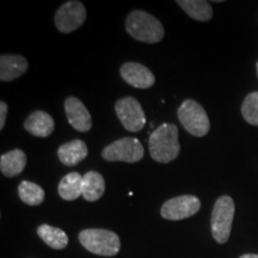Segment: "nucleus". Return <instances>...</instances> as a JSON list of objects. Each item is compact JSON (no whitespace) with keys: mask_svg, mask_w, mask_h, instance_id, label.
Masks as SVG:
<instances>
[{"mask_svg":"<svg viewBox=\"0 0 258 258\" xmlns=\"http://www.w3.org/2000/svg\"><path fill=\"white\" fill-rule=\"evenodd\" d=\"M151 157L158 163L167 164L178 157L180 146L178 129L172 123H163L154 129L148 138Z\"/></svg>","mask_w":258,"mask_h":258,"instance_id":"nucleus-1","label":"nucleus"},{"mask_svg":"<svg viewBox=\"0 0 258 258\" xmlns=\"http://www.w3.org/2000/svg\"><path fill=\"white\" fill-rule=\"evenodd\" d=\"M125 30L135 40L145 43H158L163 40L165 34L163 24L154 16L140 10L128 15L125 19Z\"/></svg>","mask_w":258,"mask_h":258,"instance_id":"nucleus-2","label":"nucleus"},{"mask_svg":"<svg viewBox=\"0 0 258 258\" xmlns=\"http://www.w3.org/2000/svg\"><path fill=\"white\" fill-rule=\"evenodd\" d=\"M80 244L91 253L112 257L120 252L121 241L115 232L103 228H88L79 233Z\"/></svg>","mask_w":258,"mask_h":258,"instance_id":"nucleus-3","label":"nucleus"},{"mask_svg":"<svg viewBox=\"0 0 258 258\" xmlns=\"http://www.w3.org/2000/svg\"><path fill=\"white\" fill-rule=\"evenodd\" d=\"M235 206L230 196L225 195L217 200L212 212V235L219 244H225L231 235Z\"/></svg>","mask_w":258,"mask_h":258,"instance_id":"nucleus-4","label":"nucleus"},{"mask_svg":"<svg viewBox=\"0 0 258 258\" xmlns=\"http://www.w3.org/2000/svg\"><path fill=\"white\" fill-rule=\"evenodd\" d=\"M178 120L189 134L202 138L208 134L211 129L208 115L201 104L192 99H186L177 110Z\"/></svg>","mask_w":258,"mask_h":258,"instance_id":"nucleus-5","label":"nucleus"},{"mask_svg":"<svg viewBox=\"0 0 258 258\" xmlns=\"http://www.w3.org/2000/svg\"><path fill=\"white\" fill-rule=\"evenodd\" d=\"M144 154V147L139 139L122 138L106 146L102 152V158L108 161L137 163L143 159Z\"/></svg>","mask_w":258,"mask_h":258,"instance_id":"nucleus-6","label":"nucleus"},{"mask_svg":"<svg viewBox=\"0 0 258 258\" xmlns=\"http://www.w3.org/2000/svg\"><path fill=\"white\" fill-rule=\"evenodd\" d=\"M115 111L122 125L128 132H140L146 125V116L143 106L133 97H124L116 102Z\"/></svg>","mask_w":258,"mask_h":258,"instance_id":"nucleus-7","label":"nucleus"},{"mask_svg":"<svg viewBox=\"0 0 258 258\" xmlns=\"http://www.w3.org/2000/svg\"><path fill=\"white\" fill-rule=\"evenodd\" d=\"M200 208L201 201L196 196L182 195L167 200L160 209V214L166 220L178 221L195 215Z\"/></svg>","mask_w":258,"mask_h":258,"instance_id":"nucleus-8","label":"nucleus"},{"mask_svg":"<svg viewBox=\"0 0 258 258\" xmlns=\"http://www.w3.org/2000/svg\"><path fill=\"white\" fill-rule=\"evenodd\" d=\"M86 9L80 2L71 0L60 6L55 14V25L62 34H70L80 28L85 22Z\"/></svg>","mask_w":258,"mask_h":258,"instance_id":"nucleus-9","label":"nucleus"},{"mask_svg":"<svg viewBox=\"0 0 258 258\" xmlns=\"http://www.w3.org/2000/svg\"><path fill=\"white\" fill-rule=\"evenodd\" d=\"M120 74L125 83L135 89H150L156 83L154 74L146 66L139 62H125L122 64Z\"/></svg>","mask_w":258,"mask_h":258,"instance_id":"nucleus-10","label":"nucleus"},{"mask_svg":"<svg viewBox=\"0 0 258 258\" xmlns=\"http://www.w3.org/2000/svg\"><path fill=\"white\" fill-rule=\"evenodd\" d=\"M64 112L69 123L78 132H89L92 127L91 115L82 101L76 97H69L64 101Z\"/></svg>","mask_w":258,"mask_h":258,"instance_id":"nucleus-11","label":"nucleus"},{"mask_svg":"<svg viewBox=\"0 0 258 258\" xmlns=\"http://www.w3.org/2000/svg\"><path fill=\"white\" fill-rule=\"evenodd\" d=\"M28 70V61L22 55L0 56V80L11 82L22 77Z\"/></svg>","mask_w":258,"mask_h":258,"instance_id":"nucleus-12","label":"nucleus"},{"mask_svg":"<svg viewBox=\"0 0 258 258\" xmlns=\"http://www.w3.org/2000/svg\"><path fill=\"white\" fill-rule=\"evenodd\" d=\"M24 129L37 138H47L54 131L53 117L46 111H34L24 122Z\"/></svg>","mask_w":258,"mask_h":258,"instance_id":"nucleus-13","label":"nucleus"},{"mask_svg":"<svg viewBox=\"0 0 258 258\" xmlns=\"http://www.w3.org/2000/svg\"><path fill=\"white\" fill-rule=\"evenodd\" d=\"M89 150L83 140H72L57 150V157L66 166H74L88 157Z\"/></svg>","mask_w":258,"mask_h":258,"instance_id":"nucleus-14","label":"nucleus"},{"mask_svg":"<svg viewBox=\"0 0 258 258\" xmlns=\"http://www.w3.org/2000/svg\"><path fill=\"white\" fill-rule=\"evenodd\" d=\"M27 165V156L22 150H12L0 157V170L6 177H15L23 172Z\"/></svg>","mask_w":258,"mask_h":258,"instance_id":"nucleus-15","label":"nucleus"},{"mask_svg":"<svg viewBox=\"0 0 258 258\" xmlns=\"http://www.w3.org/2000/svg\"><path fill=\"white\" fill-rule=\"evenodd\" d=\"M105 191V180L101 173L89 171L83 176V198L89 202L98 201Z\"/></svg>","mask_w":258,"mask_h":258,"instance_id":"nucleus-16","label":"nucleus"},{"mask_svg":"<svg viewBox=\"0 0 258 258\" xmlns=\"http://www.w3.org/2000/svg\"><path fill=\"white\" fill-rule=\"evenodd\" d=\"M59 195L66 201H73L83 196V176L78 172H71L60 180Z\"/></svg>","mask_w":258,"mask_h":258,"instance_id":"nucleus-17","label":"nucleus"},{"mask_svg":"<svg viewBox=\"0 0 258 258\" xmlns=\"http://www.w3.org/2000/svg\"><path fill=\"white\" fill-rule=\"evenodd\" d=\"M37 234L48 246L55 250H62L69 244V237L61 228L50 225H41L37 228Z\"/></svg>","mask_w":258,"mask_h":258,"instance_id":"nucleus-18","label":"nucleus"},{"mask_svg":"<svg viewBox=\"0 0 258 258\" xmlns=\"http://www.w3.org/2000/svg\"><path fill=\"white\" fill-rule=\"evenodd\" d=\"M180 8L192 19L200 22H207L213 17V9L208 2L203 0H178Z\"/></svg>","mask_w":258,"mask_h":258,"instance_id":"nucleus-19","label":"nucleus"},{"mask_svg":"<svg viewBox=\"0 0 258 258\" xmlns=\"http://www.w3.org/2000/svg\"><path fill=\"white\" fill-rule=\"evenodd\" d=\"M18 195L19 199L29 206H40L44 201V190L29 180H23L19 184Z\"/></svg>","mask_w":258,"mask_h":258,"instance_id":"nucleus-20","label":"nucleus"},{"mask_svg":"<svg viewBox=\"0 0 258 258\" xmlns=\"http://www.w3.org/2000/svg\"><path fill=\"white\" fill-rule=\"evenodd\" d=\"M241 115L247 123L258 125V91L245 97L241 105Z\"/></svg>","mask_w":258,"mask_h":258,"instance_id":"nucleus-21","label":"nucleus"},{"mask_svg":"<svg viewBox=\"0 0 258 258\" xmlns=\"http://www.w3.org/2000/svg\"><path fill=\"white\" fill-rule=\"evenodd\" d=\"M6 115H8V104L5 102H0V129L4 128Z\"/></svg>","mask_w":258,"mask_h":258,"instance_id":"nucleus-22","label":"nucleus"},{"mask_svg":"<svg viewBox=\"0 0 258 258\" xmlns=\"http://www.w3.org/2000/svg\"><path fill=\"white\" fill-rule=\"evenodd\" d=\"M239 258H258V254L246 253V254H243V256H240Z\"/></svg>","mask_w":258,"mask_h":258,"instance_id":"nucleus-23","label":"nucleus"},{"mask_svg":"<svg viewBox=\"0 0 258 258\" xmlns=\"http://www.w3.org/2000/svg\"><path fill=\"white\" fill-rule=\"evenodd\" d=\"M257 77H258V61H257Z\"/></svg>","mask_w":258,"mask_h":258,"instance_id":"nucleus-24","label":"nucleus"}]
</instances>
